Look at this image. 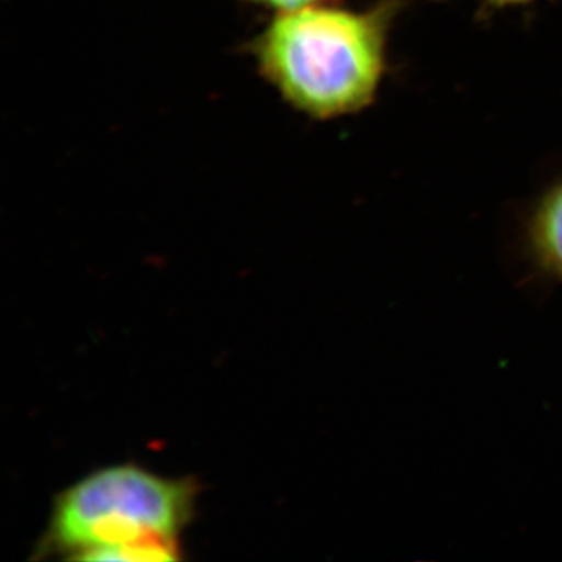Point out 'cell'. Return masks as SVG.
Masks as SVG:
<instances>
[{"instance_id": "6da1fadb", "label": "cell", "mask_w": 562, "mask_h": 562, "mask_svg": "<svg viewBox=\"0 0 562 562\" xmlns=\"http://www.w3.org/2000/svg\"><path fill=\"white\" fill-rule=\"evenodd\" d=\"M198 494L194 480L140 465L98 469L57 495L36 550L77 561H179Z\"/></svg>"}, {"instance_id": "7a4b0ae2", "label": "cell", "mask_w": 562, "mask_h": 562, "mask_svg": "<svg viewBox=\"0 0 562 562\" xmlns=\"http://www.w3.org/2000/svg\"><path fill=\"white\" fill-rule=\"evenodd\" d=\"M387 11H279L255 43L261 76L294 109L328 120L364 109L384 65Z\"/></svg>"}, {"instance_id": "3957f363", "label": "cell", "mask_w": 562, "mask_h": 562, "mask_svg": "<svg viewBox=\"0 0 562 562\" xmlns=\"http://www.w3.org/2000/svg\"><path fill=\"white\" fill-rule=\"evenodd\" d=\"M528 236L536 266L546 276L562 281V183L539 203Z\"/></svg>"}, {"instance_id": "277c9868", "label": "cell", "mask_w": 562, "mask_h": 562, "mask_svg": "<svg viewBox=\"0 0 562 562\" xmlns=\"http://www.w3.org/2000/svg\"><path fill=\"white\" fill-rule=\"evenodd\" d=\"M251 2L260 3V5L269 7V9L279 11L297 10L303 7L319 5L322 0H251Z\"/></svg>"}, {"instance_id": "5b68a950", "label": "cell", "mask_w": 562, "mask_h": 562, "mask_svg": "<svg viewBox=\"0 0 562 562\" xmlns=\"http://www.w3.org/2000/svg\"><path fill=\"white\" fill-rule=\"evenodd\" d=\"M497 2H524V0H497Z\"/></svg>"}]
</instances>
